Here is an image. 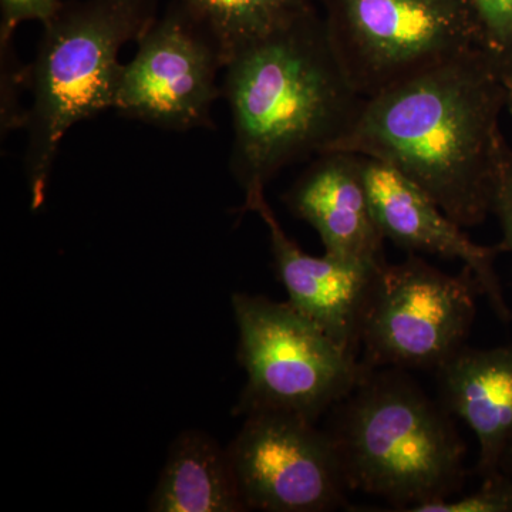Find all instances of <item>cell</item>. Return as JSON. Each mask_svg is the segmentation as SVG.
Returning a JSON list of instances; mask_svg holds the SVG:
<instances>
[{
    "instance_id": "obj_1",
    "label": "cell",
    "mask_w": 512,
    "mask_h": 512,
    "mask_svg": "<svg viewBox=\"0 0 512 512\" xmlns=\"http://www.w3.org/2000/svg\"><path fill=\"white\" fill-rule=\"evenodd\" d=\"M507 94L500 67L473 47L365 97L330 151L392 165L451 220L476 227L493 212Z\"/></svg>"
},
{
    "instance_id": "obj_2",
    "label": "cell",
    "mask_w": 512,
    "mask_h": 512,
    "mask_svg": "<svg viewBox=\"0 0 512 512\" xmlns=\"http://www.w3.org/2000/svg\"><path fill=\"white\" fill-rule=\"evenodd\" d=\"M231 110V173L245 201L289 165L332 150L360 96L313 6L225 66Z\"/></svg>"
},
{
    "instance_id": "obj_3",
    "label": "cell",
    "mask_w": 512,
    "mask_h": 512,
    "mask_svg": "<svg viewBox=\"0 0 512 512\" xmlns=\"http://www.w3.org/2000/svg\"><path fill=\"white\" fill-rule=\"evenodd\" d=\"M160 0H70L43 25L28 64L25 173L30 207H43L60 144L80 121L114 109L124 64L121 49L158 18Z\"/></svg>"
},
{
    "instance_id": "obj_4",
    "label": "cell",
    "mask_w": 512,
    "mask_h": 512,
    "mask_svg": "<svg viewBox=\"0 0 512 512\" xmlns=\"http://www.w3.org/2000/svg\"><path fill=\"white\" fill-rule=\"evenodd\" d=\"M342 404L329 434L350 488L406 512L460 490L466 446L413 380L372 370Z\"/></svg>"
},
{
    "instance_id": "obj_5",
    "label": "cell",
    "mask_w": 512,
    "mask_h": 512,
    "mask_svg": "<svg viewBox=\"0 0 512 512\" xmlns=\"http://www.w3.org/2000/svg\"><path fill=\"white\" fill-rule=\"evenodd\" d=\"M232 311L247 373L237 416L288 413L315 423L372 372L289 302L235 293Z\"/></svg>"
},
{
    "instance_id": "obj_6",
    "label": "cell",
    "mask_w": 512,
    "mask_h": 512,
    "mask_svg": "<svg viewBox=\"0 0 512 512\" xmlns=\"http://www.w3.org/2000/svg\"><path fill=\"white\" fill-rule=\"evenodd\" d=\"M353 86L370 97L478 46L468 0H318Z\"/></svg>"
},
{
    "instance_id": "obj_7",
    "label": "cell",
    "mask_w": 512,
    "mask_h": 512,
    "mask_svg": "<svg viewBox=\"0 0 512 512\" xmlns=\"http://www.w3.org/2000/svg\"><path fill=\"white\" fill-rule=\"evenodd\" d=\"M478 292L468 268L448 275L413 255L400 264L384 262L360 325L363 365L439 369L466 346Z\"/></svg>"
},
{
    "instance_id": "obj_8",
    "label": "cell",
    "mask_w": 512,
    "mask_h": 512,
    "mask_svg": "<svg viewBox=\"0 0 512 512\" xmlns=\"http://www.w3.org/2000/svg\"><path fill=\"white\" fill-rule=\"evenodd\" d=\"M224 67L217 43L174 0L124 64L114 110L164 130L214 128L211 111L222 96L217 77Z\"/></svg>"
},
{
    "instance_id": "obj_9",
    "label": "cell",
    "mask_w": 512,
    "mask_h": 512,
    "mask_svg": "<svg viewBox=\"0 0 512 512\" xmlns=\"http://www.w3.org/2000/svg\"><path fill=\"white\" fill-rule=\"evenodd\" d=\"M248 510L323 512L345 503L349 483L329 431L288 413H254L228 446Z\"/></svg>"
},
{
    "instance_id": "obj_10",
    "label": "cell",
    "mask_w": 512,
    "mask_h": 512,
    "mask_svg": "<svg viewBox=\"0 0 512 512\" xmlns=\"http://www.w3.org/2000/svg\"><path fill=\"white\" fill-rule=\"evenodd\" d=\"M363 180L370 210L384 239L410 252L463 262L498 318L511 322L512 311L494 271L495 258L507 252L503 244L484 247L471 241L463 227L451 220L426 191L392 165L363 157Z\"/></svg>"
},
{
    "instance_id": "obj_11",
    "label": "cell",
    "mask_w": 512,
    "mask_h": 512,
    "mask_svg": "<svg viewBox=\"0 0 512 512\" xmlns=\"http://www.w3.org/2000/svg\"><path fill=\"white\" fill-rule=\"evenodd\" d=\"M242 211H254L265 222L279 282L293 308L357 356L360 325L367 296L384 264L306 254L276 220L265 194L245 201Z\"/></svg>"
},
{
    "instance_id": "obj_12",
    "label": "cell",
    "mask_w": 512,
    "mask_h": 512,
    "mask_svg": "<svg viewBox=\"0 0 512 512\" xmlns=\"http://www.w3.org/2000/svg\"><path fill=\"white\" fill-rule=\"evenodd\" d=\"M284 202L291 214L315 228L325 254L384 262L386 239L370 210L359 154H319L285 192Z\"/></svg>"
},
{
    "instance_id": "obj_13",
    "label": "cell",
    "mask_w": 512,
    "mask_h": 512,
    "mask_svg": "<svg viewBox=\"0 0 512 512\" xmlns=\"http://www.w3.org/2000/svg\"><path fill=\"white\" fill-rule=\"evenodd\" d=\"M437 372L444 409L476 434L478 470L494 476L512 444V346H464Z\"/></svg>"
},
{
    "instance_id": "obj_14",
    "label": "cell",
    "mask_w": 512,
    "mask_h": 512,
    "mask_svg": "<svg viewBox=\"0 0 512 512\" xmlns=\"http://www.w3.org/2000/svg\"><path fill=\"white\" fill-rule=\"evenodd\" d=\"M148 510L248 511L228 448H222L204 431L181 433L171 444Z\"/></svg>"
},
{
    "instance_id": "obj_15",
    "label": "cell",
    "mask_w": 512,
    "mask_h": 512,
    "mask_svg": "<svg viewBox=\"0 0 512 512\" xmlns=\"http://www.w3.org/2000/svg\"><path fill=\"white\" fill-rule=\"evenodd\" d=\"M178 3L217 43L224 66L313 8L312 0H178Z\"/></svg>"
},
{
    "instance_id": "obj_16",
    "label": "cell",
    "mask_w": 512,
    "mask_h": 512,
    "mask_svg": "<svg viewBox=\"0 0 512 512\" xmlns=\"http://www.w3.org/2000/svg\"><path fill=\"white\" fill-rule=\"evenodd\" d=\"M478 29V47L500 67H512V0H468Z\"/></svg>"
},
{
    "instance_id": "obj_17",
    "label": "cell",
    "mask_w": 512,
    "mask_h": 512,
    "mask_svg": "<svg viewBox=\"0 0 512 512\" xmlns=\"http://www.w3.org/2000/svg\"><path fill=\"white\" fill-rule=\"evenodd\" d=\"M477 491L458 498H441L410 508L407 512H512V483L503 477H485Z\"/></svg>"
},
{
    "instance_id": "obj_18",
    "label": "cell",
    "mask_w": 512,
    "mask_h": 512,
    "mask_svg": "<svg viewBox=\"0 0 512 512\" xmlns=\"http://www.w3.org/2000/svg\"><path fill=\"white\" fill-rule=\"evenodd\" d=\"M2 57V137L16 128H25L28 109L22 107V93L28 90V64H22L13 52L12 42L0 43Z\"/></svg>"
},
{
    "instance_id": "obj_19",
    "label": "cell",
    "mask_w": 512,
    "mask_h": 512,
    "mask_svg": "<svg viewBox=\"0 0 512 512\" xmlns=\"http://www.w3.org/2000/svg\"><path fill=\"white\" fill-rule=\"evenodd\" d=\"M493 214L503 229L505 251L512 254V148L504 136L495 154Z\"/></svg>"
},
{
    "instance_id": "obj_20",
    "label": "cell",
    "mask_w": 512,
    "mask_h": 512,
    "mask_svg": "<svg viewBox=\"0 0 512 512\" xmlns=\"http://www.w3.org/2000/svg\"><path fill=\"white\" fill-rule=\"evenodd\" d=\"M62 0H0V43L12 42L23 22L46 25L62 8Z\"/></svg>"
},
{
    "instance_id": "obj_21",
    "label": "cell",
    "mask_w": 512,
    "mask_h": 512,
    "mask_svg": "<svg viewBox=\"0 0 512 512\" xmlns=\"http://www.w3.org/2000/svg\"><path fill=\"white\" fill-rule=\"evenodd\" d=\"M504 82L507 84L508 90L512 89V67L504 74Z\"/></svg>"
},
{
    "instance_id": "obj_22",
    "label": "cell",
    "mask_w": 512,
    "mask_h": 512,
    "mask_svg": "<svg viewBox=\"0 0 512 512\" xmlns=\"http://www.w3.org/2000/svg\"><path fill=\"white\" fill-rule=\"evenodd\" d=\"M505 106L508 107L510 113L512 114V89L508 90L507 101H505Z\"/></svg>"
},
{
    "instance_id": "obj_23",
    "label": "cell",
    "mask_w": 512,
    "mask_h": 512,
    "mask_svg": "<svg viewBox=\"0 0 512 512\" xmlns=\"http://www.w3.org/2000/svg\"><path fill=\"white\" fill-rule=\"evenodd\" d=\"M504 461H510L511 467H512V444L511 447L508 448L507 453H505ZM503 461V463H504Z\"/></svg>"
}]
</instances>
